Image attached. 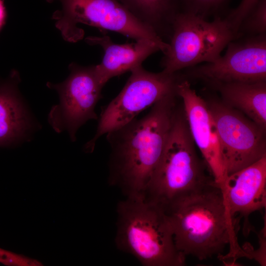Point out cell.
Here are the masks:
<instances>
[{"label":"cell","mask_w":266,"mask_h":266,"mask_svg":"<svg viewBox=\"0 0 266 266\" xmlns=\"http://www.w3.org/2000/svg\"><path fill=\"white\" fill-rule=\"evenodd\" d=\"M177 249L200 261L244 256L237 240L240 219L233 217L220 186L214 183L162 206Z\"/></svg>","instance_id":"cell-1"},{"label":"cell","mask_w":266,"mask_h":266,"mask_svg":"<svg viewBox=\"0 0 266 266\" xmlns=\"http://www.w3.org/2000/svg\"><path fill=\"white\" fill-rule=\"evenodd\" d=\"M177 96L164 98L142 118L106 133L110 148L108 182L126 197L144 195L166 146Z\"/></svg>","instance_id":"cell-2"},{"label":"cell","mask_w":266,"mask_h":266,"mask_svg":"<svg viewBox=\"0 0 266 266\" xmlns=\"http://www.w3.org/2000/svg\"><path fill=\"white\" fill-rule=\"evenodd\" d=\"M115 242L143 266H182L186 257L177 249L164 207L144 195L125 197L117 206Z\"/></svg>","instance_id":"cell-3"},{"label":"cell","mask_w":266,"mask_h":266,"mask_svg":"<svg viewBox=\"0 0 266 266\" xmlns=\"http://www.w3.org/2000/svg\"><path fill=\"white\" fill-rule=\"evenodd\" d=\"M182 109H176L166 146L144 194L162 206L215 183L197 153Z\"/></svg>","instance_id":"cell-4"},{"label":"cell","mask_w":266,"mask_h":266,"mask_svg":"<svg viewBox=\"0 0 266 266\" xmlns=\"http://www.w3.org/2000/svg\"><path fill=\"white\" fill-rule=\"evenodd\" d=\"M169 48L161 64L163 71L173 73L202 62L217 60L237 35L224 18L211 22L200 16L179 11L172 25Z\"/></svg>","instance_id":"cell-5"},{"label":"cell","mask_w":266,"mask_h":266,"mask_svg":"<svg viewBox=\"0 0 266 266\" xmlns=\"http://www.w3.org/2000/svg\"><path fill=\"white\" fill-rule=\"evenodd\" d=\"M46 0L60 3L61 9L55 11L52 18L62 37L67 42H76L83 38L84 32L78 26L83 24L114 31L135 40H151L166 51L168 49V43L117 0Z\"/></svg>","instance_id":"cell-6"},{"label":"cell","mask_w":266,"mask_h":266,"mask_svg":"<svg viewBox=\"0 0 266 266\" xmlns=\"http://www.w3.org/2000/svg\"><path fill=\"white\" fill-rule=\"evenodd\" d=\"M131 72L122 91L101 112L95 135L84 145L86 152L94 151L101 136L130 122L164 98L177 94V85L183 79L178 71L155 73L145 70L142 66Z\"/></svg>","instance_id":"cell-7"},{"label":"cell","mask_w":266,"mask_h":266,"mask_svg":"<svg viewBox=\"0 0 266 266\" xmlns=\"http://www.w3.org/2000/svg\"><path fill=\"white\" fill-rule=\"evenodd\" d=\"M206 102L227 176L266 156L265 128L223 101Z\"/></svg>","instance_id":"cell-8"},{"label":"cell","mask_w":266,"mask_h":266,"mask_svg":"<svg viewBox=\"0 0 266 266\" xmlns=\"http://www.w3.org/2000/svg\"><path fill=\"white\" fill-rule=\"evenodd\" d=\"M68 68L70 73L65 80L57 84L46 83L59 97V103L49 111L48 121L56 132H67L74 142L82 126L89 120L98 119L95 107L102 98L104 86L97 76L95 65L85 66L72 62Z\"/></svg>","instance_id":"cell-9"},{"label":"cell","mask_w":266,"mask_h":266,"mask_svg":"<svg viewBox=\"0 0 266 266\" xmlns=\"http://www.w3.org/2000/svg\"><path fill=\"white\" fill-rule=\"evenodd\" d=\"M225 54L212 62L188 69L187 75L213 87L232 82L266 81V34L231 41Z\"/></svg>","instance_id":"cell-10"},{"label":"cell","mask_w":266,"mask_h":266,"mask_svg":"<svg viewBox=\"0 0 266 266\" xmlns=\"http://www.w3.org/2000/svg\"><path fill=\"white\" fill-rule=\"evenodd\" d=\"M177 94L182 100L183 110L195 144L200 150L215 183L220 185L227 176L216 129L207 103L184 78L177 85Z\"/></svg>","instance_id":"cell-11"},{"label":"cell","mask_w":266,"mask_h":266,"mask_svg":"<svg viewBox=\"0 0 266 266\" xmlns=\"http://www.w3.org/2000/svg\"><path fill=\"white\" fill-rule=\"evenodd\" d=\"M219 186L231 214L244 219L247 233L249 215L266 206V156L228 175Z\"/></svg>","instance_id":"cell-12"},{"label":"cell","mask_w":266,"mask_h":266,"mask_svg":"<svg viewBox=\"0 0 266 266\" xmlns=\"http://www.w3.org/2000/svg\"><path fill=\"white\" fill-rule=\"evenodd\" d=\"M85 42L91 45H99L104 55L101 62L95 65V71L101 83L104 86L111 78L131 71L142 66L143 62L151 55L166 50L158 43L149 40L140 39L127 44H116L107 35L88 36Z\"/></svg>","instance_id":"cell-13"},{"label":"cell","mask_w":266,"mask_h":266,"mask_svg":"<svg viewBox=\"0 0 266 266\" xmlns=\"http://www.w3.org/2000/svg\"><path fill=\"white\" fill-rule=\"evenodd\" d=\"M18 72L11 71L0 83V146L17 144L30 137L34 122L18 89Z\"/></svg>","instance_id":"cell-14"},{"label":"cell","mask_w":266,"mask_h":266,"mask_svg":"<svg viewBox=\"0 0 266 266\" xmlns=\"http://www.w3.org/2000/svg\"><path fill=\"white\" fill-rule=\"evenodd\" d=\"M214 88L224 103L266 128V81L228 83Z\"/></svg>","instance_id":"cell-15"},{"label":"cell","mask_w":266,"mask_h":266,"mask_svg":"<svg viewBox=\"0 0 266 266\" xmlns=\"http://www.w3.org/2000/svg\"><path fill=\"white\" fill-rule=\"evenodd\" d=\"M164 41H169L172 25L180 11L176 0H117Z\"/></svg>","instance_id":"cell-16"},{"label":"cell","mask_w":266,"mask_h":266,"mask_svg":"<svg viewBox=\"0 0 266 266\" xmlns=\"http://www.w3.org/2000/svg\"><path fill=\"white\" fill-rule=\"evenodd\" d=\"M231 0H176L181 12L196 15L205 19L210 16L222 17Z\"/></svg>","instance_id":"cell-17"},{"label":"cell","mask_w":266,"mask_h":266,"mask_svg":"<svg viewBox=\"0 0 266 266\" xmlns=\"http://www.w3.org/2000/svg\"><path fill=\"white\" fill-rule=\"evenodd\" d=\"M266 34V0H260L241 21L237 38Z\"/></svg>","instance_id":"cell-18"},{"label":"cell","mask_w":266,"mask_h":266,"mask_svg":"<svg viewBox=\"0 0 266 266\" xmlns=\"http://www.w3.org/2000/svg\"><path fill=\"white\" fill-rule=\"evenodd\" d=\"M260 0H242L238 6L230 11L224 18L236 34L241 21Z\"/></svg>","instance_id":"cell-19"},{"label":"cell","mask_w":266,"mask_h":266,"mask_svg":"<svg viewBox=\"0 0 266 266\" xmlns=\"http://www.w3.org/2000/svg\"><path fill=\"white\" fill-rule=\"evenodd\" d=\"M0 263L9 266H39L42 264L36 260L0 248Z\"/></svg>","instance_id":"cell-20"},{"label":"cell","mask_w":266,"mask_h":266,"mask_svg":"<svg viewBox=\"0 0 266 266\" xmlns=\"http://www.w3.org/2000/svg\"><path fill=\"white\" fill-rule=\"evenodd\" d=\"M6 10L3 0H0V31L4 26L6 19Z\"/></svg>","instance_id":"cell-21"}]
</instances>
